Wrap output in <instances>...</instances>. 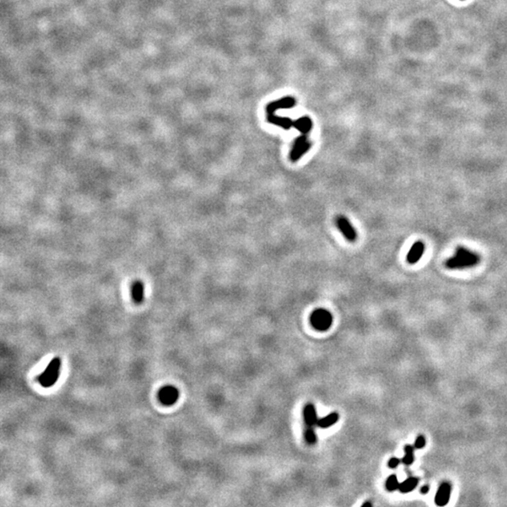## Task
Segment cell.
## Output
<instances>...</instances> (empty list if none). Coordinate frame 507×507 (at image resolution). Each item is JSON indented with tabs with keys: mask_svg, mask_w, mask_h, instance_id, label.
<instances>
[{
	"mask_svg": "<svg viewBox=\"0 0 507 507\" xmlns=\"http://www.w3.org/2000/svg\"><path fill=\"white\" fill-rule=\"evenodd\" d=\"M414 446H405V456H404V458H403V460H402V462H403L405 465H412V464L414 463Z\"/></svg>",
	"mask_w": 507,
	"mask_h": 507,
	"instance_id": "cell-14",
	"label": "cell"
},
{
	"mask_svg": "<svg viewBox=\"0 0 507 507\" xmlns=\"http://www.w3.org/2000/svg\"><path fill=\"white\" fill-rule=\"evenodd\" d=\"M362 507H364V506L372 507V504H371V502H364V504H362Z\"/></svg>",
	"mask_w": 507,
	"mask_h": 507,
	"instance_id": "cell-20",
	"label": "cell"
},
{
	"mask_svg": "<svg viewBox=\"0 0 507 507\" xmlns=\"http://www.w3.org/2000/svg\"><path fill=\"white\" fill-rule=\"evenodd\" d=\"M310 148H311V143L308 141L306 136H302L300 138H298L295 140L293 146H292L290 155V160L292 162L298 161L304 155L306 152H308V150H310Z\"/></svg>",
	"mask_w": 507,
	"mask_h": 507,
	"instance_id": "cell-5",
	"label": "cell"
},
{
	"mask_svg": "<svg viewBox=\"0 0 507 507\" xmlns=\"http://www.w3.org/2000/svg\"><path fill=\"white\" fill-rule=\"evenodd\" d=\"M426 446V438L424 436H419L416 438L414 444V448L416 449H422Z\"/></svg>",
	"mask_w": 507,
	"mask_h": 507,
	"instance_id": "cell-17",
	"label": "cell"
},
{
	"mask_svg": "<svg viewBox=\"0 0 507 507\" xmlns=\"http://www.w3.org/2000/svg\"><path fill=\"white\" fill-rule=\"evenodd\" d=\"M336 226L340 232L343 234V236L348 240V242H355L357 238V232L355 230L352 224L348 221V219L345 216H340L336 218Z\"/></svg>",
	"mask_w": 507,
	"mask_h": 507,
	"instance_id": "cell-6",
	"label": "cell"
},
{
	"mask_svg": "<svg viewBox=\"0 0 507 507\" xmlns=\"http://www.w3.org/2000/svg\"><path fill=\"white\" fill-rule=\"evenodd\" d=\"M293 126H294L296 129H298L302 134H308V132H309V131L311 130V128H312V122H311V120H310V118H309L304 116V118H302L300 120H298L294 122H293Z\"/></svg>",
	"mask_w": 507,
	"mask_h": 507,
	"instance_id": "cell-12",
	"label": "cell"
},
{
	"mask_svg": "<svg viewBox=\"0 0 507 507\" xmlns=\"http://www.w3.org/2000/svg\"><path fill=\"white\" fill-rule=\"evenodd\" d=\"M401 460L398 458H392L389 462H388V467L391 468V469H396L401 462Z\"/></svg>",
	"mask_w": 507,
	"mask_h": 507,
	"instance_id": "cell-18",
	"label": "cell"
},
{
	"mask_svg": "<svg viewBox=\"0 0 507 507\" xmlns=\"http://www.w3.org/2000/svg\"><path fill=\"white\" fill-rule=\"evenodd\" d=\"M400 483L398 480V477L394 474H392L390 476L388 477V479L386 480V488L387 490L389 492H394L396 490L400 488Z\"/></svg>",
	"mask_w": 507,
	"mask_h": 507,
	"instance_id": "cell-15",
	"label": "cell"
},
{
	"mask_svg": "<svg viewBox=\"0 0 507 507\" xmlns=\"http://www.w3.org/2000/svg\"><path fill=\"white\" fill-rule=\"evenodd\" d=\"M132 298L136 302H140L144 298V288L142 284H136L132 288Z\"/></svg>",
	"mask_w": 507,
	"mask_h": 507,
	"instance_id": "cell-16",
	"label": "cell"
},
{
	"mask_svg": "<svg viewBox=\"0 0 507 507\" xmlns=\"http://www.w3.org/2000/svg\"><path fill=\"white\" fill-rule=\"evenodd\" d=\"M310 323L320 332L329 330L332 324V315L326 309H316L310 316Z\"/></svg>",
	"mask_w": 507,
	"mask_h": 507,
	"instance_id": "cell-4",
	"label": "cell"
},
{
	"mask_svg": "<svg viewBox=\"0 0 507 507\" xmlns=\"http://www.w3.org/2000/svg\"><path fill=\"white\" fill-rule=\"evenodd\" d=\"M462 1H463V0H462Z\"/></svg>",
	"mask_w": 507,
	"mask_h": 507,
	"instance_id": "cell-21",
	"label": "cell"
},
{
	"mask_svg": "<svg viewBox=\"0 0 507 507\" xmlns=\"http://www.w3.org/2000/svg\"><path fill=\"white\" fill-rule=\"evenodd\" d=\"M428 492H430V486H424L421 488V493L422 494H426Z\"/></svg>",
	"mask_w": 507,
	"mask_h": 507,
	"instance_id": "cell-19",
	"label": "cell"
},
{
	"mask_svg": "<svg viewBox=\"0 0 507 507\" xmlns=\"http://www.w3.org/2000/svg\"><path fill=\"white\" fill-rule=\"evenodd\" d=\"M304 438L306 444L309 446H314L316 444L318 437L315 432V426H318V418L316 414V410L312 403H308L304 408Z\"/></svg>",
	"mask_w": 507,
	"mask_h": 507,
	"instance_id": "cell-2",
	"label": "cell"
},
{
	"mask_svg": "<svg viewBox=\"0 0 507 507\" xmlns=\"http://www.w3.org/2000/svg\"><path fill=\"white\" fill-rule=\"evenodd\" d=\"M424 249H426V246L424 244L421 242V240H418L414 242L412 246L410 247V251L407 254V262L408 264H415L417 262L420 260V258H422V254L424 253Z\"/></svg>",
	"mask_w": 507,
	"mask_h": 507,
	"instance_id": "cell-8",
	"label": "cell"
},
{
	"mask_svg": "<svg viewBox=\"0 0 507 507\" xmlns=\"http://www.w3.org/2000/svg\"><path fill=\"white\" fill-rule=\"evenodd\" d=\"M417 484H418V479L415 477H410V478H408L407 480H405L404 482H402L400 484L398 490L401 493H408V492H412L417 486Z\"/></svg>",
	"mask_w": 507,
	"mask_h": 507,
	"instance_id": "cell-13",
	"label": "cell"
},
{
	"mask_svg": "<svg viewBox=\"0 0 507 507\" xmlns=\"http://www.w3.org/2000/svg\"><path fill=\"white\" fill-rule=\"evenodd\" d=\"M178 396L180 394H178L177 388H175L174 386H171V385H168L160 390L159 400L164 405L170 406V405H173L176 403V401L178 398Z\"/></svg>",
	"mask_w": 507,
	"mask_h": 507,
	"instance_id": "cell-7",
	"label": "cell"
},
{
	"mask_svg": "<svg viewBox=\"0 0 507 507\" xmlns=\"http://www.w3.org/2000/svg\"><path fill=\"white\" fill-rule=\"evenodd\" d=\"M268 120H269L270 122L276 124L277 126H280L286 130H288L293 126V122L288 118H281V116H277L269 115Z\"/></svg>",
	"mask_w": 507,
	"mask_h": 507,
	"instance_id": "cell-11",
	"label": "cell"
},
{
	"mask_svg": "<svg viewBox=\"0 0 507 507\" xmlns=\"http://www.w3.org/2000/svg\"><path fill=\"white\" fill-rule=\"evenodd\" d=\"M338 420H339V414L338 412H332L330 414L325 416L324 418L318 419V426L323 428V430H326V428H329L330 426H332L334 424H336Z\"/></svg>",
	"mask_w": 507,
	"mask_h": 507,
	"instance_id": "cell-10",
	"label": "cell"
},
{
	"mask_svg": "<svg viewBox=\"0 0 507 507\" xmlns=\"http://www.w3.org/2000/svg\"><path fill=\"white\" fill-rule=\"evenodd\" d=\"M480 262V256L478 254L460 246L456 249L454 256L448 258L446 262L447 269L463 270L472 268Z\"/></svg>",
	"mask_w": 507,
	"mask_h": 507,
	"instance_id": "cell-1",
	"label": "cell"
},
{
	"mask_svg": "<svg viewBox=\"0 0 507 507\" xmlns=\"http://www.w3.org/2000/svg\"><path fill=\"white\" fill-rule=\"evenodd\" d=\"M451 495V484L448 482H444L440 486L438 492L435 496V504L438 506H444L449 500Z\"/></svg>",
	"mask_w": 507,
	"mask_h": 507,
	"instance_id": "cell-9",
	"label": "cell"
},
{
	"mask_svg": "<svg viewBox=\"0 0 507 507\" xmlns=\"http://www.w3.org/2000/svg\"><path fill=\"white\" fill-rule=\"evenodd\" d=\"M60 368H62V360L60 358H54L50 362L44 373L38 376L40 384L46 388L53 386L58 380Z\"/></svg>",
	"mask_w": 507,
	"mask_h": 507,
	"instance_id": "cell-3",
	"label": "cell"
}]
</instances>
